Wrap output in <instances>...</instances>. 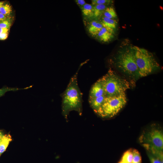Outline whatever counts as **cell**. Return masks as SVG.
I'll return each instance as SVG.
<instances>
[{
    "instance_id": "6da1fadb",
    "label": "cell",
    "mask_w": 163,
    "mask_h": 163,
    "mask_svg": "<svg viewBox=\"0 0 163 163\" xmlns=\"http://www.w3.org/2000/svg\"><path fill=\"white\" fill-rule=\"evenodd\" d=\"M79 69L72 77L66 89L61 95L62 99V112L66 116L72 110H76L79 113H81L82 94L77 81Z\"/></svg>"
},
{
    "instance_id": "44dd1931",
    "label": "cell",
    "mask_w": 163,
    "mask_h": 163,
    "mask_svg": "<svg viewBox=\"0 0 163 163\" xmlns=\"http://www.w3.org/2000/svg\"><path fill=\"white\" fill-rule=\"evenodd\" d=\"M91 5H94L97 4L111 5L113 2L112 0H92Z\"/></svg>"
},
{
    "instance_id": "ffe728a7",
    "label": "cell",
    "mask_w": 163,
    "mask_h": 163,
    "mask_svg": "<svg viewBox=\"0 0 163 163\" xmlns=\"http://www.w3.org/2000/svg\"><path fill=\"white\" fill-rule=\"evenodd\" d=\"M133 157L132 163H141V157L139 151L134 149H133Z\"/></svg>"
},
{
    "instance_id": "e0dca14e",
    "label": "cell",
    "mask_w": 163,
    "mask_h": 163,
    "mask_svg": "<svg viewBox=\"0 0 163 163\" xmlns=\"http://www.w3.org/2000/svg\"><path fill=\"white\" fill-rule=\"evenodd\" d=\"M32 86L33 85H31L23 88H19L17 87H9L5 86L0 89V97L3 96L8 91H15L20 90H26L32 88Z\"/></svg>"
},
{
    "instance_id": "ac0fdd59",
    "label": "cell",
    "mask_w": 163,
    "mask_h": 163,
    "mask_svg": "<svg viewBox=\"0 0 163 163\" xmlns=\"http://www.w3.org/2000/svg\"><path fill=\"white\" fill-rule=\"evenodd\" d=\"M133 157V149L128 150L123 154L120 161L124 163H132Z\"/></svg>"
},
{
    "instance_id": "5b68a950",
    "label": "cell",
    "mask_w": 163,
    "mask_h": 163,
    "mask_svg": "<svg viewBox=\"0 0 163 163\" xmlns=\"http://www.w3.org/2000/svg\"><path fill=\"white\" fill-rule=\"evenodd\" d=\"M127 101L125 93L106 97L103 104L96 113L103 118L112 117L125 105Z\"/></svg>"
},
{
    "instance_id": "30bf717a",
    "label": "cell",
    "mask_w": 163,
    "mask_h": 163,
    "mask_svg": "<svg viewBox=\"0 0 163 163\" xmlns=\"http://www.w3.org/2000/svg\"><path fill=\"white\" fill-rule=\"evenodd\" d=\"M114 35L106 28L103 27L95 37L101 42L107 43L113 39Z\"/></svg>"
},
{
    "instance_id": "83f0119b",
    "label": "cell",
    "mask_w": 163,
    "mask_h": 163,
    "mask_svg": "<svg viewBox=\"0 0 163 163\" xmlns=\"http://www.w3.org/2000/svg\"><path fill=\"white\" fill-rule=\"evenodd\" d=\"M4 135L3 133L0 130V142L3 138Z\"/></svg>"
},
{
    "instance_id": "8992f818",
    "label": "cell",
    "mask_w": 163,
    "mask_h": 163,
    "mask_svg": "<svg viewBox=\"0 0 163 163\" xmlns=\"http://www.w3.org/2000/svg\"><path fill=\"white\" fill-rule=\"evenodd\" d=\"M142 144H147L161 151L163 149V135L159 129L153 128L140 137Z\"/></svg>"
},
{
    "instance_id": "5bb4252c",
    "label": "cell",
    "mask_w": 163,
    "mask_h": 163,
    "mask_svg": "<svg viewBox=\"0 0 163 163\" xmlns=\"http://www.w3.org/2000/svg\"><path fill=\"white\" fill-rule=\"evenodd\" d=\"M83 16L86 18H93V5L86 3L80 8Z\"/></svg>"
},
{
    "instance_id": "7a4b0ae2",
    "label": "cell",
    "mask_w": 163,
    "mask_h": 163,
    "mask_svg": "<svg viewBox=\"0 0 163 163\" xmlns=\"http://www.w3.org/2000/svg\"><path fill=\"white\" fill-rule=\"evenodd\" d=\"M114 62L116 68L129 77L135 80L139 78L133 45L119 49Z\"/></svg>"
},
{
    "instance_id": "4dcf8cb0",
    "label": "cell",
    "mask_w": 163,
    "mask_h": 163,
    "mask_svg": "<svg viewBox=\"0 0 163 163\" xmlns=\"http://www.w3.org/2000/svg\"><path fill=\"white\" fill-rule=\"evenodd\" d=\"M1 155H0V156Z\"/></svg>"
},
{
    "instance_id": "603a6c76",
    "label": "cell",
    "mask_w": 163,
    "mask_h": 163,
    "mask_svg": "<svg viewBox=\"0 0 163 163\" xmlns=\"http://www.w3.org/2000/svg\"><path fill=\"white\" fill-rule=\"evenodd\" d=\"M148 155L151 163H163L158 158L153 156L150 153L148 152Z\"/></svg>"
},
{
    "instance_id": "277c9868",
    "label": "cell",
    "mask_w": 163,
    "mask_h": 163,
    "mask_svg": "<svg viewBox=\"0 0 163 163\" xmlns=\"http://www.w3.org/2000/svg\"><path fill=\"white\" fill-rule=\"evenodd\" d=\"M105 96L111 97L125 93L130 88L129 82L111 69L101 78Z\"/></svg>"
},
{
    "instance_id": "484cf974",
    "label": "cell",
    "mask_w": 163,
    "mask_h": 163,
    "mask_svg": "<svg viewBox=\"0 0 163 163\" xmlns=\"http://www.w3.org/2000/svg\"><path fill=\"white\" fill-rule=\"evenodd\" d=\"M9 17H7L0 12V23Z\"/></svg>"
},
{
    "instance_id": "d4e9b609",
    "label": "cell",
    "mask_w": 163,
    "mask_h": 163,
    "mask_svg": "<svg viewBox=\"0 0 163 163\" xmlns=\"http://www.w3.org/2000/svg\"><path fill=\"white\" fill-rule=\"evenodd\" d=\"M8 32L0 34V40H3L6 39L8 36Z\"/></svg>"
},
{
    "instance_id": "7c38bea8",
    "label": "cell",
    "mask_w": 163,
    "mask_h": 163,
    "mask_svg": "<svg viewBox=\"0 0 163 163\" xmlns=\"http://www.w3.org/2000/svg\"><path fill=\"white\" fill-rule=\"evenodd\" d=\"M143 146L146 150L148 152L158 158L163 163V151L147 144H142Z\"/></svg>"
},
{
    "instance_id": "4316f807",
    "label": "cell",
    "mask_w": 163,
    "mask_h": 163,
    "mask_svg": "<svg viewBox=\"0 0 163 163\" xmlns=\"http://www.w3.org/2000/svg\"><path fill=\"white\" fill-rule=\"evenodd\" d=\"M9 29L5 28H0V34L8 32Z\"/></svg>"
},
{
    "instance_id": "d6986e66",
    "label": "cell",
    "mask_w": 163,
    "mask_h": 163,
    "mask_svg": "<svg viewBox=\"0 0 163 163\" xmlns=\"http://www.w3.org/2000/svg\"><path fill=\"white\" fill-rule=\"evenodd\" d=\"M11 11V6L8 3H4L0 8V12L7 17H9Z\"/></svg>"
},
{
    "instance_id": "ba28073f",
    "label": "cell",
    "mask_w": 163,
    "mask_h": 163,
    "mask_svg": "<svg viewBox=\"0 0 163 163\" xmlns=\"http://www.w3.org/2000/svg\"><path fill=\"white\" fill-rule=\"evenodd\" d=\"M99 19L103 27L115 35L118 27V22L116 20L109 19L103 16Z\"/></svg>"
},
{
    "instance_id": "f546056e",
    "label": "cell",
    "mask_w": 163,
    "mask_h": 163,
    "mask_svg": "<svg viewBox=\"0 0 163 163\" xmlns=\"http://www.w3.org/2000/svg\"><path fill=\"white\" fill-rule=\"evenodd\" d=\"M118 163H124V162H122L121 161H120Z\"/></svg>"
},
{
    "instance_id": "8fae6325",
    "label": "cell",
    "mask_w": 163,
    "mask_h": 163,
    "mask_svg": "<svg viewBox=\"0 0 163 163\" xmlns=\"http://www.w3.org/2000/svg\"><path fill=\"white\" fill-rule=\"evenodd\" d=\"M106 97L104 95L89 99V102L91 106L96 113L103 104Z\"/></svg>"
},
{
    "instance_id": "3957f363",
    "label": "cell",
    "mask_w": 163,
    "mask_h": 163,
    "mask_svg": "<svg viewBox=\"0 0 163 163\" xmlns=\"http://www.w3.org/2000/svg\"><path fill=\"white\" fill-rule=\"evenodd\" d=\"M139 78L148 75L159 69L160 65L153 54L147 50L133 46Z\"/></svg>"
},
{
    "instance_id": "cb8c5ba5",
    "label": "cell",
    "mask_w": 163,
    "mask_h": 163,
    "mask_svg": "<svg viewBox=\"0 0 163 163\" xmlns=\"http://www.w3.org/2000/svg\"><path fill=\"white\" fill-rule=\"evenodd\" d=\"M75 1L80 8L86 3L84 0H75Z\"/></svg>"
},
{
    "instance_id": "7402d4cb",
    "label": "cell",
    "mask_w": 163,
    "mask_h": 163,
    "mask_svg": "<svg viewBox=\"0 0 163 163\" xmlns=\"http://www.w3.org/2000/svg\"><path fill=\"white\" fill-rule=\"evenodd\" d=\"M11 24V18L9 17L0 23V28H5L9 29Z\"/></svg>"
},
{
    "instance_id": "9a60e30c",
    "label": "cell",
    "mask_w": 163,
    "mask_h": 163,
    "mask_svg": "<svg viewBox=\"0 0 163 163\" xmlns=\"http://www.w3.org/2000/svg\"><path fill=\"white\" fill-rule=\"evenodd\" d=\"M12 140L11 136L9 134L4 135L0 142V155L5 151Z\"/></svg>"
},
{
    "instance_id": "52a82bcc",
    "label": "cell",
    "mask_w": 163,
    "mask_h": 163,
    "mask_svg": "<svg viewBox=\"0 0 163 163\" xmlns=\"http://www.w3.org/2000/svg\"><path fill=\"white\" fill-rule=\"evenodd\" d=\"M105 95L101 78L97 80L92 86L90 90L89 99Z\"/></svg>"
},
{
    "instance_id": "f1b7e54d",
    "label": "cell",
    "mask_w": 163,
    "mask_h": 163,
    "mask_svg": "<svg viewBox=\"0 0 163 163\" xmlns=\"http://www.w3.org/2000/svg\"><path fill=\"white\" fill-rule=\"evenodd\" d=\"M4 2L3 1H1L0 2V8L2 5L4 4Z\"/></svg>"
},
{
    "instance_id": "4fadbf2b",
    "label": "cell",
    "mask_w": 163,
    "mask_h": 163,
    "mask_svg": "<svg viewBox=\"0 0 163 163\" xmlns=\"http://www.w3.org/2000/svg\"><path fill=\"white\" fill-rule=\"evenodd\" d=\"M110 5L97 4L93 5V18H99L107 7Z\"/></svg>"
},
{
    "instance_id": "9c48e42d",
    "label": "cell",
    "mask_w": 163,
    "mask_h": 163,
    "mask_svg": "<svg viewBox=\"0 0 163 163\" xmlns=\"http://www.w3.org/2000/svg\"><path fill=\"white\" fill-rule=\"evenodd\" d=\"M103 27L99 20H93L89 22L87 27V30L90 35L95 37Z\"/></svg>"
},
{
    "instance_id": "2e32d148",
    "label": "cell",
    "mask_w": 163,
    "mask_h": 163,
    "mask_svg": "<svg viewBox=\"0 0 163 163\" xmlns=\"http://www.w3.org/2000/svg\"><path fill=\"white\" fill-rule=\"evenodd\" d=\"M102 16L112 19L117 20V14L115 8L111 5L106 8L104 11Z\"/></svg>"
}]
</instances>
